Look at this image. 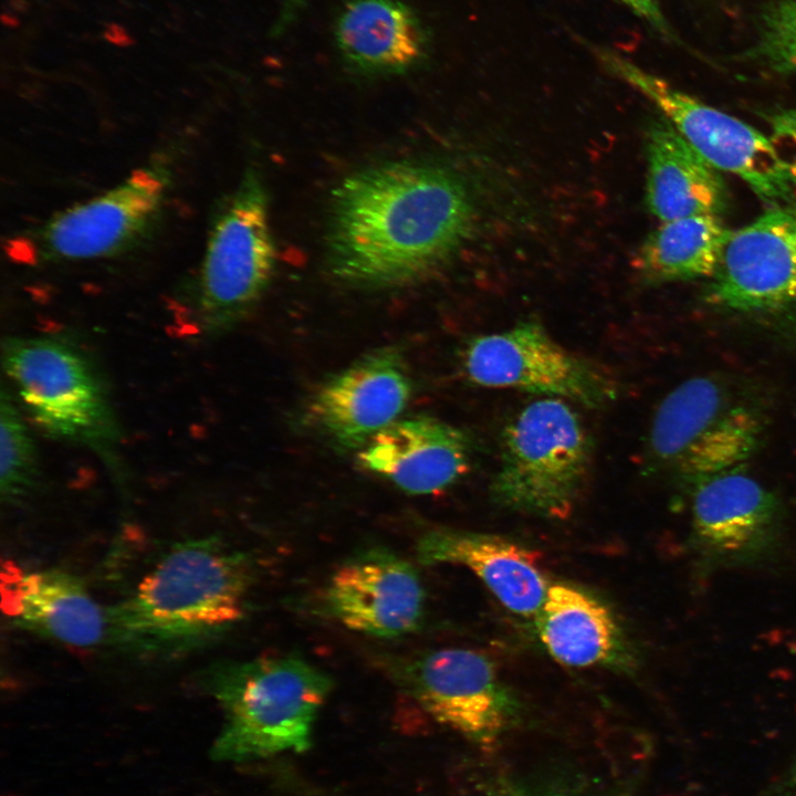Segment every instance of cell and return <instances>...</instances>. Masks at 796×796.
<instances>
[{
    "mask_svg": "<svg viewBox=\"0 0 796 796\" xmlns=\"http://www.w3.org/2000/svg\"><path fill=\"white\" fill-rule=\"evenodd\" d=\"M474 217L465 184L448 168L409 160L363 168L332 195L328 269L360 290L423 281L469 239Z\"/></svg>",
    "mask_w": 796,
    "mask_h": 796,
    "instance_id": "obj_1",
    "label": "cell"
},
{
    "mask_svg": "<svg viewBox=\"0 0 796 796\" xmlns=\"http://www.w3.org/2000/svg\"><path fill=\"white\" fill-rule=\"evenodd\" d=\"M250 583L247 557L220 540L179 543L108 610L109 636L143 649L211 637L242 618Z\"/></svg>",
    "mask_w": 796,
    "mask_h": 796,
    "instance_id": "obj_2",
    "label": "cell"
},
{
    "mask_svg": "<svg viewBox=\"0 0 796 796\" xmlns=\"http://www.w3.org/2000/svg\"><path fill=\"white\" fill-rule=\"evenodd\" d=\"M207 684L224 715L211 750L222 762L307 750L332 689L325 672L293 654L221 664L208 673Z\"/></svg>",
    "mask_w": 796,
    "mask_h": 796,
    "instance_id": "obj_3",
    "label": "cell"
},
{
    "mask_svg": "<svg viewBox=\"0 0 796 796\" xmlns=\"http://www.w3.org/2000/svg\"><path fill=\"white\" fill-rule=\"evenodd\" d=\"M593 443L565 400L526 405L504 428L491 483L495 503L545 519H565L588 478Z\"/></svg>",
    "mask_w": 796,
    "mask_h": 796,
    "instance_id": "obj_4",
    "label": "cell"
},
{
    "mask_svg": "<svg viewBox=\"0 0 796 796\" xmlns=\"http://www.w3.org/2000/svg\"><path fill=\"white\" fill-rule=\"evenodd\" d=\"M597 60L662 113L678 133L714 168L745 181L764 201L792 199V185L771 138L751 125L673 87L616 51L593 46Z\"/></svg>",
    "mask_w": 796,
    "mask_h": 796,
    "instance_id": "obj_5",
    "label": "cell"
},
{
    "mask_svg": "<svg viewBox=\"0 0 796 796\" xmlns=\"http://www.w3.org/2000/svg\"><path fill=\"white\" fill-rule=\"evenodd\" d=\"M275 262L269 200L261 178L248 171L217 214L199 275L203 326L221 331L239 322L269 285Z\"/></svg>",
    "mask_w": 796,
    "mask_h": 796,
    "instance_id": "obj_6",
    "label": "cell"
},
{
    "mask_svg": "<svg viewBox=\"0 0 796 796\" xmlns=\"http://www.w3.org/2000/svg\"><path fill=\"white\" fill-rule=\"evenodd\" d=\"M462 367L479 386L527 391L588 408L603 407L617 395L609 375L558 344L535 321L471 338L462 352Z\"/></svg>",
    "mask_w": 796,
    "mask_h": 796,
    "instance_id": "obj_7",
    "label": "cell"
},
{
    "mask_svg": "<svg viewBox=\"0 0 796 796\" xmlns=\"http://www.w3.org/2000/svg\"><path fill=\"white\" fill-rule=\"evenodd\" d=\"M2 359L23 404L46 431L95 444L112 438L104 388L75 347L49 337L11 338Z\"/></svg>",
    "mask_w": 796,
    "mask_h": 796,
    "instance_id": "obj_8",
    "label": "cell"
},
{
    "mask_svg": "<svg viewBox=\"0 0 796 796\" xmlns=\"http://www.w3.org/2000/svg\"><path fill=\"white\" fill-rule=\"evenodd\" d=\"M395 673L433 719L481 745L494 744L519 712L494 662L475 650L423 652L399 663Z\"/></svg>",
    "mask_w": 796,
    "mask_h": 796,
    "instance_id": "obj_9",
    "label": "cell"
},
{
    "mask_svg": "<svg viewBox=\"0 0 796 796\" xmlns=\"http://www.w3.org/2000/svg\"><path fill=\"white\" fill-rule=\"evenodd\" d=\"M690 545L704 570L758 565L782 544L776 495L737 468L693 484Z\"/></svg>",
    "mask_w": 796,
    "mask_h": 796,
    "instance_id": "obj_10",
    "label": "cell"
},
{
    "mask_svg": "<svg viewBox=\"0 0 796 796\" xmlns=\"http://www.w3.org/2000/svg\"><path fill=\"white\" fill-rule=\"evenodd\" d=\"M167 186V174L159 167L134 171L113 189L46 222L28 241V256L82 260L133 247L157 220Z\"/></svg>",
    "mask_w": 796,
    "mask_h": 796,
    "instance_id": "obj_11",
    "label": "cell"
},
{
    "mask_svg": "<svg viewBox=\"0 0 796 796\" xmlns=\"http://www.w3.org/2000/svg\"><path fill=\"white\" fill-rule=\"evenodd\" d=\"M708 291L711 301L739 312L796 303V208H773L733 231Z\"/></svg>",
    "mask_w": 796,
    "mask_h": 796,
    "instance_id": "obj_12",
    "label": "cell"
},
{
    "mask_svg": "<svg viewBox=\"0 0 796 796\" xmlns=\"http://www.w3.org/2000/svg\"><path fill=\"white\" fill-rule=\"evenodd\" d=\"M410 396L411 381L401 353L385 346L324 383L311 400L308 416L337 449L360 450L398 419Z\"/></svg>",
    "mask_w": 796,
    "mask_h": 796,
    "instance_id": "obj_13",
    "label": "cell"
},
{
    "mask_svg": "<svg viewBox=\"0 0 796 796\" xmlns=\"http://www.w3.org/2000/svg\"><path fill=\"white\" fill-rule=\"evenodd\" d=\"M425 590L417 570L396 554L374 548L348 558L323 591L326 612L348 629L392 638L419 627Z\"/></svg>",
    "mask_w": 796,
    "mask_h": 796,
    "instance_id": "obj_14",
    "label": "cell"
},
{
    "mask_svg": "<svg viewBox=\"0 0 796 796\" xmlns=\"http://www.w3.org/2000/svg\"><path fill=\"white\" fill-rule=\"evenodd\" d=\"M471 441L440 419H397L360 449L358 460L373 473L410 494H432L458 481L469 469Z\"/></svg>",
    "mask_w": 796,
    "mask_h": 796,
    "instance_id": "obj_15",
    "label": "cell"
},
{
    "mask_svg": "<svg viewBox=\"0 0 796 796\" xmlns=\"http://www.w3.org/2000/svg\"><path fill=\"white\" fill-rule=\"evenodd\" d=\"M0 591L3 614L46 638L87 648L109 636L108 610L70 573L28 570L7 561L1 565Z\"/></svg>",
    "mask_w": 796,
    "mask_h": 796,
    "instance_id": "obj_16",
    "label": "cell"
},
{
    "mask_svg": "<svg viewBox=\"0 0 796 796\" xmlns=\"http://www.w3.org/2000/svg\"><path fill=\"white\" fill-rule=\"evenodd\" d=\"M417 556L426 565L465 566L503 606L524 617L537 614L549 587L538 554L499 535L434 528L419 538Z\"/></svg>",
    "mask_w": 796,
    "mask_h": 796,
    "instance_id": "obj_17",
    "label": "cell"
},
{
    "mask_svg": "<svg viewBox=\"0 0 796 796\" xmlns=\"http://www.w3.org/2000/svg\"><path fill=\"white\" fill-rule=\"evenodd\" d=\"M535 619L541 642L563 664L619 671L636 667L632 648L614 612L578 586L549 585Z\"/></svg>",
    "mask_w": 796,
    "mask_h": 796,
    "instance_id": "obj_18",
    "label": "cell"
},
{
    "mask_svg": "<svg viewBox=\"0 0 796 796\" xmlns=\"http://www.w3.org/2000/svg\"><path fill=\"white\" fill-rule=\"evenodd\" d=\"M646 202L662 222L692 216H720L729 206L725 182L663 117L646 138Z\"/></svg>",
    "mask_w": 796,
    "mask_h": 796,
    "instance_id": "obj_19",
    "label": "cell"
},
{
    "mask_svg": "<svg viewBox=\"0 0 796 796\" xmlns=\"http://www.w3.org/2000/svg\"><path fill=\"white\" fill-rule=\"evenodd\" d=\"M345 61L369 74H398L419 64L427 35L416 13L399 0H352L336 22Z\"/></svg>",
    "mask_w": 796,
    "mask_h": 796,
    "instance_id": "obj_20",
    "label": "cell"
},
{
    "mask_svg": "<svg viewBox=\"0 0 796 796\" xmlns=\"http://www.w3.org/2000/svg\"><path fill=\"white\" fill-rule=\"evenodd\" d=\"M732 232L719 216L662 222L642 242L633 265L652 284L713 276Z\"/></svg>",
    "mask_w": 796,
    "mask_h": 796,
    "instance_id": "obj_21",
    "label": "cell"
},
{
    "mask_svg": "<svg viewBox=\"0 0 796 796\" xmlns=\"http://www.w3.org/2000/svg\"><path fill=\"white\" fill-rule=\"evenodd\" d=\"M734 405L715 378L688 379L671 390L656 410L648 439L652 459L675 469L687 451Z\"/></svg>",
    "mask_w": 796,
    "mask_h": 796,
    "instance_id": "obj_22",
    "label": "cell"
},
{
    "mask_svg": "<svg viewBox=\"0 0 796 796\" xmlns=\"http://www.w3.org/2000/svg\"><path fill=\"white\" fill-rule=\"evenodd\" d=\"M762 423L752 407L734 404L683 455L675 471L691 483L739 468L758 447Z\"/></svg>",
    "mask_w": 796,
    "mask_h": 796,
    "instance_id": "obj_23",
    "label": "cell"
},
{
    "mask_svg": "<svg viewBox=\"0 0 796 796\" xmlns=\"http://www.w3.org/2000/svg\"><path fill=\"white\" fill-rule=\"evenodd\" d=\"M38 476L35 449L23 419L4 395L0 404V486L2 498L25 496Z\"/></svg>",
    "mask_w": 796,
    "mask_h": 796,
    "instance_id": "obj_24",
    "label": "cell"
},
{
    "mask_svg": "<svg viewBox=\"0 0 796 796\" xmlns=\"http://www.w3.org/2000/svg\"><path fill=\"white\" fill-rule=\"evenodd\" d=\"M740 57L777 73H796V0L774 2L762 13L755 39Z\"/></svg>",
    "mask_w": 796,
    "mask_h": 796,
    "instance_id": "obj_25",
    "label": "cell"
},
{
    "mask_svg": "<svg viewBox=\"0 0 796 796\" xmlns=\"http://www.w3.org/2000/svg\"><path fill=\"white\" fill-rule=\"evenodd\" d=\"M771 140L784 163L792 186H796V107L773 114Z\"/></svg>",
    "mask_w": 796,
    "mask_h": 796,
    "instance_id": "obj_26",
    "label": "cell"
},
{
    "mask_svg": "<svg viewBox=\"0 0 796 796\" xmlns=\"http://www.w3.org/2000/svg\"><path fill=\"white\" fill-rule=\"evenodd\" d=\"M647 23L664 40L680 44L681 41L662 12L659 0H617Z\"/></svg>",
    "mask_w": 796,
    "mask_h": 796,
    "instance_id": "obj_27",
    "label": "cell"
},
{
    "mask_svg": "<svg viewBox=\"0 0 796 796\" xmlns=\"http://www.w3.org/2000/svg\"><path fill=\"white\" fill-rule=\"evenodd\" d=\"M303 0H285L284 2V13L287 15H292L301 6Z\"/></svg>",
    "mask_w": 796,
    "mask_h": 796,
    "instance_id": "obj_28",
    "label": "cell"
},
{
    "mask_svg": "<svg viewBox=\"0 0 796 796\" xmlns=\"http://www.w3.org/2000/svg\"><path fill=\"white\" fill-rule=\"evenodd\" d=\"M793 794H794V796H796V776L794 777V781H793Z\"/></svg>",
    "mask_w": 796,
    "mask_h": 796,
    "instance_id": "obj_29",
    "label": "cell"
}]
</instances>
